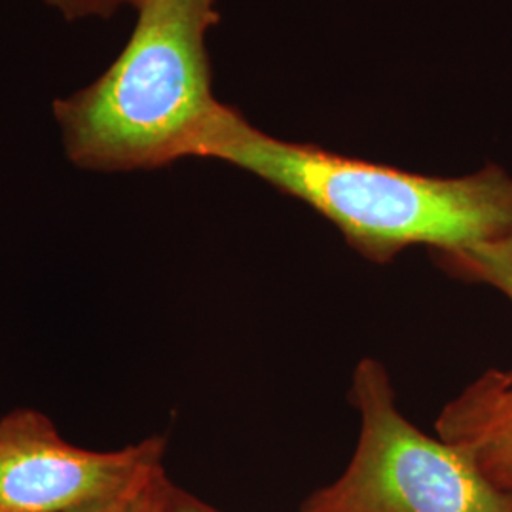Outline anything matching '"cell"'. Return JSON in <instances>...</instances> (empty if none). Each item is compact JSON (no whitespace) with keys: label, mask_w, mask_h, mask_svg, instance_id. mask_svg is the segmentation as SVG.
<instances>
[{"label":"cell","mask_w":512,"mask_h":512,"mask_svg":"<svg viewBox=\"0 0 512 512\" xmlns=\"http://www.w3.org/2000/svg\"><path fill=\"white\" fill-rule=\"evenodd\" d=\"M190 158L234 165L310 205L378 264L408 247L444 251L512 234V177L495 164L463 177L420 175L279 139L224 103Z\"/></svg>","instance_id":"obj_1"},{"label":"cell","mask_w":512,"mask_h":512,"mask_svg":"<svg viewBox=\"0 0 512 512\" xmlns=\"http://www.w3.org/2000/svg\"><path fill=\"white\" fill-rule=\"evenodd\" d=\"M135 6L139 18L122 54L88 88L55 101L65 150L86 169H156L190 158L220 105L207 54L217 0Z\"/></svg>","instance_id":"obj_2"},{"label":"cell","mask_w":512,"mask_h":512,"mask_svg":"<svg viewBox=\"0 0 512 512\" xmlns=\"http://www.w3.org/2000/svg\"><path fill=\"white\" fill-rule=\"evenodd\" d=\"M361 435L346 471L315 490L300 512H512L458 446L431 439L404 418L385 366L366 357L351 380Z\"/></svg>","instance_id":"obj_3"},{"label":"cell","mask_w":512,"mask_h":512,"mask_svg":"<svg viewBox=\"0 0 512 512\" xmlns=\"http://www.w3.org/2000/svg\"><path fill=\"white\" fill-rule=\"evenodd\" d=\"M165 440L147 439L116 452L78 448L35 410L0 420V512H82L118 494Z\"/></svg>","instance_id":"obj_4"},{"label":"cell","mask_w":512,"mask_h":512,"mask_svg":"<svg viewBox=\"0 0 512 512\" xmlns=\"http://www.w3.org/2000/svg\"><path fill=\"white\" fill-rule=\"evenodd\" d=\"M439 439L463 450L497 488L512 494V368H492L437 418Z\"/></svg>","instance_id":"obj_5"},{"label":"cell","mask_w":512,"mask_h":512,"mask_svg":"<svg viewBox=\"0 0 512 512\" xmlns=\"http://www.w3.org/2000/svg\"><path fill=\"white\" fill-rule=\"evenodd\" d=\"M433 258L444 272L490 285L512 302V234L469 247L433 251Z\"/></svg>","instance_id":"obj_6"},{"label":"cell","mask_w":512,"mask_h":512,"mask_svg":"<svg viewBox=\"0 0 512 512\" xmlns=\"http://www.w3.org/2000/svg\"><path fill=\"white\" fill-rule=\"evenodd\" d=\"M173 486L165 475L164 458L154 459L118 494L82 512H165Z\"/></svg>","instance_id":"obj_7"},{"label":"cell","mask_w":512,"mask_h":512,"mask_svg":"<svg viewBox=\"0 0 512 512\" xmlns=\"http://www.w3.org/2000/svg\"><path fill=\"white\" fill-rule=\"evenodd\" d=\"M67 19L109 18L122 4L133 0H46Z\"/></svg>","instance_id":"obj_8"},{"label":"cell","mask_w":512,"mask_h":512,"mask_svg":"<svg viewBox=\"0 0 512 512\" xmlns=\"http://www.w3.org/2000/svg\"><path fill=\"white\" fill-rule=\"evenodd\" d=\"M165 512H222L211 505H207L202 499H198L196 495L188 494L181 488L173 486L169 499H167V507Z\"/></svg>","instance_id":"obj_9"},{"label":"cell","mask_w":512,"mask_h":512,"mask_svg":"<svg viewBox=\"0 0 512 512\" xmlns=\"http://www.w3.org/2000/svg\"><path fill=\"white\" fill-rule=\"evenodd\" d=\"M133 4H135V0H133Z\"/></svg>","instance_id":"obj_10"}]
</instances>
